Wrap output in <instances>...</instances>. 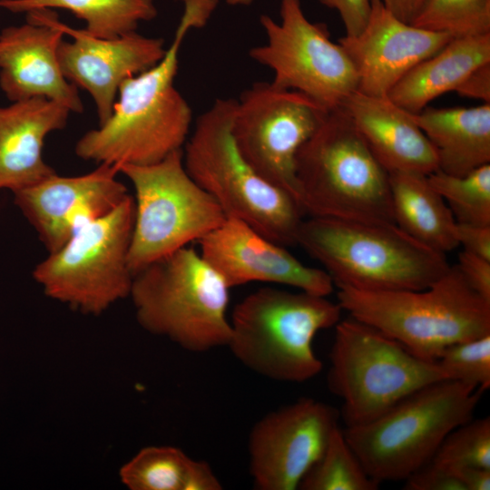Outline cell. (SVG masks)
<instances>
[{
    "mask_svg": "<svg viewBox=\"0 0 490 490\" xmlns=\"http://www.w3.org/2000/svg\"><path fill=\"white\" fill-rule=\"evenodd\" d=\"M198 23L183 14L164 56L120 85L111 116L84 133L75 153L98 164L148 165L182 150L190 135L191 109L174 86L184 37Z\"/></svg>",
    "mask_w": 490,
    "mask_h": 490,
    "instance_id": "obj_1",
    "label": "cell"
},
{
    "mask_svg": "<svg viewBox=\"0 0 490 490\" xmlns=\"http://www.w3.org/2000/svg\"><path fill=\"white\" fill-rule=\"evenodd\" d=\"M297 244L318 260L336 287L364 290L424 289L450 268L396 223L310 216Z\"/></svg>",
    "mask_w": 490,
    "mask_h": 490,
    "instance_id": "obj_2",
    "label": "cell"
},
{
    "mask_svg": "<svg viewBox=\"0 0 490 490\" xmlns=\"http://www.w3.org/2000/svg\"><path fill=\"white\" fill-rule=\"evenodd\" d=\"M236 99L218 98L196 120L183 147L191 177L227 218L244 221L284 247L296 245L305 214L286 191L261 177L239 151L232 135Z\"/></svg>",
    "mask_w": 490,
    "mask_h": 490,
    "instance_id": "obj_3",
    "label": "cell"
},
{
    "mask_svg": "<svg viewBox=\"0 0 490 490\" xmlns=\"http://www.w3.org/2000/svg\"><path fill=\"white\" fill-rule=\"evenodd\" d=\"M338 288V303L415 356L436 361L448 346L490 334V300L476 293L456 265L424 289Z\"/></svg>",
    "mask_w": 490,
    "mask_h": 490,
    "instance_id": "obj_4",
    "label": "cell"
},
{
    "mask_svg": "<svg viewBox=\"0 0 490 490\" xmlns=\"http://www.w3.org/2000/svg\"><path fill=\"white\" fill-rule=\"evenodd\" d=\"M296 179L305 214L395 223L388 172L343 106L299 151Z\"/></svg>",
    "mask_w": 490,
    "mask_h": 490,
    "instance_id": "obj_5",
    "label": "cell"
},
{
    "mask_svg": "<svg viewBox=\"0 0 490 490\" xmlns=\"http://www.w3.org/2000/svg\"><path fill=\"white\" fill-rule=\"evenodd\" d=\"M343 310L325 296L271 287L259 289L233 309L227 347L244 367L266 378L302 383L323 368L313 341L335 327Z\"/></svg>",
    "mask_w": 490,
    "mask_h": 490,
    "instance_id": "obj_6",
    "label": "cell"
},
{
    "mask_svg": "<svg viewBox=\"0 0 490 490\" xmlns=\"http://www.w3.org/2000/svg\"><path fill=\"white\" fill-rule=\"evenodd\" d=\"M230 288L192 248L137 271L129 297L140 326L195 353L228 345Z\"/></svg>",
    "mask_w": 490,
    "mask_h": 490,
    "instance_id": "obj_7",
    "label": "cell"
},
{
    "mask_svg": "<svg viewBox=\"0 0 490 490\" xmlns=\"http://www.w3.org/2000/svg\"><path fill=\"white\" fill-rule=\"evenodd\" d=\"M483 393L456 380H440L343 433L370 477L379 484L405 481L430 461L452 430L473 418Z\"/></svg>",
    "mask_w": 490,
    "mask_h": 490,
    "instance_id": "obj_8",
    "label": "cell"
},
{
    "mask_svg": "<svg viewBox=\"0 0 490 490\" xmlns=\"http://www.w3.org/2000/svg\"><path fill=\"white\" fill-rule=\"evenodd\" d=\"M328 372L347 426L367 424L411 393L449 379L436 361L420 358L394 338L351 317L334 327Z\"/></svg>",
    "mask_w": 490,
    "mask_h": 490,
    "instance_id": "obj_9",
    "label": "cell"
},
{
    "mask_svg": "<svg viewBox=\"0 0 490 490\" xmlns=\"http://www.w3.org/2000/svg\"><path fill=\"white\" fill-rule=\"evenodd\" d=\"M134 191V218L128 255L136 273L145 266L199 241L226 215L188 173L183 149L148 165H118Z\"/></svg>",
    "mask_w": 490,
    "mask_h": 490,
    "instance_id": "obj_10",
    "label": "cell"
},
{
    "mask_svg": "<svg viewBox=\"0 0 490 490\" xmlns=\"http://www.w3.org/2000/svg\"><path fill=\"white\" fill-rule=\"evenodd\" d=\"M133 218L134 202L129 194L113 211L48 253L33 271L44 294L95 316L129 297L133 279L128 262Z\"/></svg>",
    "mask_w": 490,
    "mask_h": 490,
    "instance_id": "obj_11",
    "label": "cell"
},
{
    "mask_svg": "<svg viewBox=\"0 0 490 490\" xmlns=\"http://www.w3.org/2000/svg\"><path fill=\"white\" fill-rule=\"evenodd\" d=\"M280 21L260 18L266 42L252 47L250 57L269 68L271 83L299 92L329 111L341 106L358 89L357 73L324 24L305 15L300 0H281Z\"/></svg>",
    "mask_w": 490,
    "mask_h": 490,
    "instance_id": "obj_12",
    "label": "cell"
},
{
    "mask_svg": "<svg viewBox=\"0 0 490 490\" xmlns=\"http://www.w3.org/2000/svg\"><path fill=\"white\" fill-rule=\"evenodd\" d=\"M327 113L299 92L258 82L236 99L232 135L254 170L299 204L296 157Z\"/></svg>",
    "mask_w": 490,
    "mask_h": 490,
    "instance_id": "obj_13",
    "label": "cell"
},
{
    "mask_svg": "<svg viewBox=\"0 0 490 490\" xmlns=\"http://www.w3.org/2000/svg\"><path fill=\"white\" fill-rule=\"evenodd\" d=\"M332 406L302 397L262 416L249 435L250 473L260 490H295L338 426Z\"/></svg>",
    "mask_w": 490,
    "mask_h": 490,
    "instance_id": "obj_14",
    "label": "cell"
},
{
    "mask_svg": "<svg viewBox=\"0 0 490 490\" xmlns=\"http://www.w3.org/2000/svg\"><path fill=\"white\" fill-rule=\"evenodd\" d=\"M117 165L101 163L78 176L56 172L13 191L14 201L48 253L61 248L78 230L117 207L128 195L117 179Z\"/></svg>",
    "mask_w": 490,
    "mask_h": 490,
    "instance_id": "obj_15",
    "label": "cell"
},
{
    "mask_svg": "<svg viewBox=\"0 0 490 490\" xmlns=\"http://www.w3.org/2000/svg\"><path fill=\"white\" fill-rule=\"evenodd\" d=\"M198 242L202 258L230 289L266 282L325 297L334 290L324 270L304 265L284 246L238 219L226 218Z\"/></svg>",
    "mask_w": 490,
    "mask_h": 490,
    "instance_id": "obj_16",
    "label": "cell"
},
{
    "mask_svg": "<svg viewBox=\"0 0 490 490\" xmlns=\"http://www.w3.org/2000/svg\"><path fill=\"white\" fill-rule=\"evenodd\" d=\"M27 23L0 33V88L11 102L43 97L83 113L77 87L64 75L58 47L64 34L50 9L26 13Z\"/></svg>",
    "mask_w": 490,
    "mask_h": 490,
    "instance_id": "obj_17",
    "label": "cell"
},
{
    "mask_svg": "<svg viewBox=\"0 0 490 490\" xmlns=\"http://www.w3.org/2000/svg\"><path fill=\"white\" fill-rule=\"evenodd\" d=\"M62 29L74 39L59 44L62 72L70 83L92 96L99 125L111 116L121 83L156 64L167 49L163 39L136 31L102 39L64 24Z\"/></svg>",
    "mask_w": 490,
    "mask_h": 490,
    "instance_id": "obj_18",
    "label": "cell"
},
{
    "mask_svg": "<svg viewBox=\"0 0 490 490\" xmlns=\"http://www.w3.org/2000/svg\"><path fill=\"white\" fill-rule=\"evenodd\" d=\"M371 2V13L363 30L354 36L345 35L338 43L357 73V91L383 97L411 68L454 37L405 23L379 0Z\"/></svg>",
    "mask_w": 490,
    "mask_h": 490,
    "instance_id": "obj_19",
    "label": "cell"
},
{
    "mask_svg": "<svg viewBox=\"0 0 490 490\" xmlns=\"http://www.w3.org/2000/svg\"><path fill=\"white\" fill-rule=\"evenodd\" d=\"M341 106L388 173L409 172L428 175L437 170L434 148L412 113L388 97L356 91Z\"/></svg>",
    "mask_w": 490,
    "mask_h": 490,
    "instance_id": "obj_20",
    "label": "cell"
},
{
    "mask_svg": "<svg viewBox=\"0 0 490 490\" xmlns=\"http://www.w3.org/2000/svg\"><path fill=\"white\" fill-rule=\"evenodd\" d=\"M70 113L43 97L0 106V190L13 192L55 172L44 160V142L64 128Z\"/></svg>",
    "mask_w": 490,
    "mask_h": 490,
    "instance_id": "obj_21",
    "label": "cell"
},
{
    "mask_svg": "<svg viewBox=\"0 0 490 490\" xmlns=\"http://www.w3.org/2000/svg\"><path fill=\"white\" fill-rule=\"evenodd\" d=\"M412 117L434 148L437 170L462 176L490 163V103L426 106Z\"/></svg>",
    "mask_w": 490,
    "mask_h": 490,
    "instance_id": "obj_22",
    "label": "cell"
},
{
    "mask_svg": "<svg viewBox=\"0 0 490 490\" xmlns=\"http://www.w3.org/2000/svg\"><path fill=\"white\" fill-rule=\"evenodd\" d=\"M490 62V34L454 37L411 68L389 91L397 105L416 113L438 96L455 91L476 67Z\"/></svg>",
    "mask_w": 490,
    "mask_h": 490,
    "instance_id": "obj_23",
    "label": "cell"
},
{
    "mask_svg": "<svg viewBox=\"0 0 490 490\" xmlns=\"http://www.w3.org/2000/svg\"><path fill=\"white\" fill-rule=\"evenodd\" d=\"M395 223L430 249L446 253L456 249L457 223L427 176L416 172H389Z\"/></svg>",
    "mask_w": 490,
    "mask_h": 490,
    "instance_id": "obj_24",
    "label": "cell"
},
{
    "mask_svg": "<svg viewBox=\"0 0 490 490\" xmlns=\"http://www.w3.org/2000/svg\"><path fill=\"white\" fill-rule=\"evenodd\" d=\"M0 7L13 13L65 9L85 21L86 33L102 39L136 31L140 22L157 15L154 0H0Z\"/></svg>",
    "mask_w": 490,
    "mask_h": 490,
    "instance_id": "obj_25",
    "label": "cell"
},
{
    "mask_svg": "<svg viewBox=\"0 0 490 490\" xmlns=\"http://www.w3.org/2000/svg\"><path fill=\"white\" fill-rule=\"evenodd\" d=\"M379 483L366 472L338 426L319 457L303 476L302 490H377Z\"/></svg>",
    "mask_w": 490,
    "mask_h": 490,
    "instance_id": "obj_26",
    "label": "cell"
},
{
    "mask_svg": "<svg viewBox=\"0 0 490 490\" xmlns=\"http://www.w3.org/2000/svg\"><path fill=\"white\" fill-rule=\"evenodd\" d=\"M193 463L180 448L146 446L120 468L119 475L131 490H186Z\"/></svg>",
    "mask_w": 490,
    "mask_h": 490,
    "instance_id": "obj_27",
    "label": "cell"
},
{
    "mask_svg": "<svg viewBox=\"0 0 490 490\" xmlns=\"http://www.w3.org/2000/svg\"><path fill=\"white\" fill-rule=\"evenodd\" d=\"M426 176L457 223L490 225V163L462 176L439 170Z\"/></svg>",
    "mask_w": 490,
    "mask_h": 490,
    "instance_id": "obj_28",
    "label": "cell"
},
{
    "mask_svg": "<svg viewBox=\"0 0 490 490\" xmlns=\"http://www.w3.org/2000/svg\"><path fill=\"white\" fill-rule=\"evenodd\" d=\"M411 24L453 37L490 34V0H427Z\"/></svg>",
    "mask_w": 490,
    "mask_h": 490,
    "instance_id": "obj_29",
    "label": "cell"
},
{
    "mask_svg": "<svg viewBox=\"0 0 490 490\" xmlns=\"http://www.w3.org/2000/svg\"><path fill=\"white\" fill-rule=\"evenodd\" d=\"M431 463L454 469L490 468V418L470 419L452 430L440 444Z\"/></svg>",
    "mask_w": 490,
    "mask_h": 490,
    "instance_id": "obj_30",
    "label": "cell"
},
{
    "mask_svg": "<svg viewBox=\"0 0 490 490\" xmlns=\"http://www.w3.org/2000/svg\"><path fill=\"white\" fill-rule=\"evenodd\" d=\"M436 362L449 379L486 391L490 387V334L446 347Z\"/></svg>",
    "mask_w": 490,
    "mask_h": 490,
    "instance_id": "obj_31",
    "label": "cell"
},
{
    "mask_svg": "<svg viewBox=\"0 0 490 490\" xmlns=\"http://www.w3.org/2000/svg\"><path fill=\"white\" fill-rule=\"evenodd\" d=\"M405 490H464L454 473L427 462L404 481Z\"/></svg>",
    "mask_w": 490,
    "mask_h": 490,
    "instance_id": "obj_32",
    "label": "cell"
},
{
    "mask_svg": "<svg viewBox=\"0 0 490 490\" xmlns=\"http://www.w3.org/2000/svg\"><path fill=\"white\" fill-rule=\"evenodd\" d=\"M456 266L467 284L490 300V260L463 250L458 254Z\"/></svg>",
    "mask_w": 490,
    "mask_h": 490,
    "instance_id": "obj_33",
    "label": "cell"
},
{
    "mask_svg": "<svg viewBox=\"0 0 490 490\" xmlns=\"http://www.w3.org/2000/svg\"><path fill=\"white\" fill-rule=\"evenodd\" d=\"M323 5L336 10L345 27L346 35L354 36L366 26L370 13L371 0H318Z\"/></svg>",
    "mask_w": 490,
    "mask_h": 490,
    "instance_id": "obj_34",
    "label": "cell"
},
{
    "mask_svg": "<svg viewBox=\"0 0 490 490\" xmlns=\"http://www.w3.org/2000/svg\"><path fill=\"white\" fill-rule=\"evenodd\" d=\"M456 237L464 250L490 260V225L457 223Z\"/></svg>",
    "mask_w": 490,
    "mask_h": 490,
    "instance_id": "obj_35",
    "label": "cell"
},
{
    "mask_svg": "<svg viewBox=\"0 0 490 490\" xmlns=\"http://www.w3.org/2000/svg\"><path fill=\"white\" fill-rule=\"evenodd\" d=\"M455 92L460 96L490 103V62L468 74Z\"/></svg>",
    "mask_w": 490,
    "mask_h": 490,
    "instance_id": "obj_36",
    "label": "cell"
},
{
    "mask_svg": "<svg viewBox=\"0 0 490 490\" xmlns=\"http://www.w3.org/2000/svg\"><path fill=\"white\" fill-rule=\"evenodd\" d=\"M450 470L457 477L464 490L490 489V468L463 466Z\"/></svg>",
    "mask_w": 490,
    "mask_h": 490,
    "instance_id": "obj_37",
    "label": "cell"
},
{
    "mask_svg": "<svg viewBox=\"0 0 490 490\" xmlns=\"http://www.w3.org/2000/svg\"><path fill=\"white\" fill-rule=\"evenodd\" d=\"M393 15L411 24L427 0H379Z\"/></svg>",
    "mask_w": 490,
    "mask_h": 490,
    "instance_id": "obj_38",
    "label": "cell"
},
{
    "mask_svg": "<svg viewBox=\"0 0 490 490\" xmlns=\"http://www.w3.org/2000/svg\"><path fill=\"white\" fill-rule=\"evenodd\" d=\"M254 0H226L227 4L230 5H249Z\"/></svg>",
    "mask_w": 490,
    "mask_h": 490,
    "instance_id": "obj_39",
    "label": "cell"
}]
</instances>
